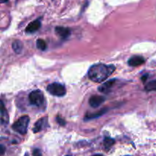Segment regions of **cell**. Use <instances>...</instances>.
<instances>
[{
    "label": "cell",
    "instance_id": "d6986e66",
    "mask_svg": "<svg viewBox=\"0 0 156 156\" xmlns=\"http://www.w3.org/2000/svg\"><path fill=\"white\" fill-rule=\"evenodd\" d=\"M0 147H1V155H3L5 154V148L4 147V146H3V145H1V146H0Z\"/></svg>",
    "mask_w": 156,
    "mask_h": 156
},
{
    "label": "cell",
    "instance_id": "ac0fdd59",
    "mask_svg": "<svg viewBox=\"0 0 156 156\" xmlns=\"http://www.w3.org/2000/svg\"><path fill=\"white\" fill-rule=\"evenodd\" d=\"M56 121L59 123V125H61V126H64V125L66 124V122L64 121V120L62 118H60L59 117H56Z\"/></svg>",
    "mask_w": 156,
    "mask_h": 156
},
{
    "label": "cell",
    "instance_id": "52a82bcc",
    "mask_svg": "<svg viewBox=\"0 0 156 156\" xmlns=\"http://www.w3.org/2000/svg\"><path fill=\"white\" fill-rule=\"evenodd\" d=\"M55 31L56 33L62 39H66L67 37H69L71 34V30H69V28L68 27H56L55 28Z\"/></svg>",
    "mask_w": 156,
    "mask_h": 156
},
{
    "label": "cell",
    "instance_id": "9a60e30c",
    "mask_svg": "<svg viewBox=\"0 0 156 156\" xmlns=\"http://www.w3.org/2000/svg\"><path fill=\"white\" fill-rule=\"evenodd\" d=\"M37 47L39 50H45L47 49V43L45 42V41H44L43 39H38L37 41Z\"/></svg>",
    "mask_w": 156,
    "mask_h": 156
},
{
    "label": "cell",
    "instance_id": "d4e9b609",
    "mask_svg": "<svg viewBox=\"0 0 156 156\" xmlns=\"http://www.w3.org/2000/svg\"><path fill=\"white\" fill-rule=\"evenodd\" d=\"M125 156H130V155H125Z\"/></svg>",
    "mask_w": 156,
    "mask_h": 156
},
{
    "label": "cell",
    "instance_id": "5b68a950",
    "mask_svg": "<svg viewBox=\"0 0 156 156\" xmlns=\"http://www.w3.org/2000/svg\"><path fill=\"white\" fill-rule=\"evenodd\" d=\"M48 126V123H47V117H44V118H41L38 120L37 122H36L34 126L33 131L34 133H39L40 131H41L42 129H44V128Z\"/></svg>",
    "mask_w": 156,
    "mask_h": 156
},
{
    "label": "cell",
    "instance_id": "6da1fadb",
    "mask_svg": "<svg viewBox=\"0 0 156 156\" xmlns=\"http://www.w3.org/2000/svg\"><path fill=\"white\" fill-rule=\"evenodd\" d=\"M115 69V66L113 65L95 64L89 69L88 76L92 82L100 83L108 79Z\"/></svg>",
    "mask_w": 156,
    "mask_h": 156
},
{
    "label": "cell",
    "instance_id": "ffe728a7",
    "mask_svg": "<svg viewBox=\"0 0 156 156\" xmlns=\"http://www.w3.org/2000/svg\"><path fill=\"white\" fill-rule=\"evenodd\" d=\"M147 77H148V75H144V76L142 77V80H143V82H145V81L147 79Z\"/></svg>",
    "mask_w": 156,
    "mask_h": 156
},
{
    "label": "cell",
    "instance_id": "4fadbf2b",
    "mask_svg": "<svg viewBox=\"0 0 156 156\" xmlns=\"http://www.w3.org/2000/svg\"><path fill=\"white\" fill-rule=\"evenodd\" d=\"M12 47L14 51H15L16 53H21V50H22L23 49L22 43H21L20 41H14L12 44Z\"/></svg>",
    "mask_w": 156,
    "mask_h": 156
},
{
    "label": "cell",
    "instance_id": "603a6c76",
    "mask_svg": "<svg viewBox=\"0 0 156 156\" xmlns=\"http://www.w3.org/2000/svg\"><path fill=\"white\" fill-rule=\"evenodd\" d=\"M24 156H29V155H28V154L26 153V154H25V155H24Z\"/></svg>",
    "mask_w": 156,
    "mask_h": 156
},
{
    "label": "cell",
    "instance_id": "8fae6325",
    "mask_svg": "<svg viewBox=\"0 0 156 156\" xmlns=\"http://www.w3.org/2000/svg\"><path fill=\"white\" fill-rule=\"evenodd\" d=\"M9 114L5 108L4 104L2 101H1V124L7 125L9 123Z\"/></svg>",
    "mask_w": 156,
    "mask_h": 156
},
{
    "label": "cell",
    "instance_id": "7c38bea8",
    "mask_svg": "<svg viewBox=\"0 0 156 156\" xmlns=\"http://www.w3.org/2000/svg\"><path fill=\"white\" fill-rule=\"evenodd\" d=\"M114 143H115V140L114 139L110 138V137H105L104 140V147H105V150H109L114 146Z\"/></svg>",
    "mask_w": 156,
    "mask_h": 156
},
{
    "label": "cell",
    "instance_id": "7402d4cb",
    "mask_svg": "<svg viewBox=\"0 0 156 156\" xmlns=\"http://www.w3.org/2000/svg\"><path fill=\"white\" fill-rule=\"evenodd\" d=\"M9 1V0H0V2H1L2 3H5V2H8Z\"/></svg>",
    "mask_w": 156,
    "mask_h": 156
},
{
    "label": "cell",
    "instance_id": "8992f818",
    "mask_svg": "<svg viewBox=\"0 0 156 156\" xmlns=\"http://www.w3.org/2000/svg\"><path fill=\"white\" fill-rule=\"evenodd\" d=\"M105 101V98L103 96H98V95H94L91 96L89 98V105L92 108H98L102 103Z\"/></svg>",
    "mask_w": 156,
    "mask_h": 156
},
{
    "label": "cell",
    "instance_id": "ba28073f",
    "mask_svg": "<svg viewBox=\"0 0 156 156\" xmlns=\"http://www.w3.org/2000/svg\"><path fill=\"white\" fill-rule=\"evenodd\" d=\"M115 82H116L115 79H111V80L108 81V82H106L105 83H104L103 85L99 86L98 88L99 91H101V92L102 93H105V94H107V93L110 92V91H111L112 87L114 85Z\"/></svg>",
    "mask_w": 156,
    "mask_h": 156
},
{
    "label": "cell",
    "instance_id": "cb8c5ba5",
    "mask_svg": "<svg viewBox=\"0 0 156 156\" xmlns=\"http://www.w3.org/2000/svg\"><path fill=\"white\" fill-rule=\"evenodd\" d=\"M66 156H72V155H66Z\"/></svg>",
    "mask_w": 156,
    "mask_h": 156
},
{
    "label": "cell",
    "instance_id": "7a4b0ae2",
    "mask_svg": "<svg viewBox=\"0 0 156 156\" xmlns=\"http://www.w3.org/2000/svg\"><path fill=\"white\" fill-rule=\"evenodd\" d=\"M29 121H30V118H29L28 116L21 117L12 125V129L15 132L21 134V135H24L27 133Z\"/></svg>",
    "mask_w": 156,
    "mask_h": 156
},
{
    "label": "cell",
    "instance_id": "2e32d148",
    "mask_svg": "<svg viewBox=\"0 0 156 156\" xmlns=\"http://www.w3.org/2000/svg\"><path fill=\"white\" fill-rule=\"evenodd\" d=\"M146 91H156V79L151 81L145 87Z\"/></svg>",
    "mask_w": 156,
    "mask_h": 156
},
{
    "label": "cell",
    "instance_id": "3957f363",
    "mask_svg": "<svg viewBox=\"0 0 156 156\" xmlns=\"http://www.w3.org/2000/svg\"><path fill=\"white\" fill-rule=\"evenodd\" d=\"M29 102L31 105L37 107L42 106L44 104V94L40 90H34L29 94Z\"/></svg>",
    "mask_w": 156,
    "mask_h": 156
},
{
    "label": "cell",
    "instance_id": "44dd1931",
    "mask_svg": "<svg viewBox=\"0 0 156 156\" xmlns=\"http://www.w3.org/2000/svg\"><path fill=\"white\" fill-rule=\"evenodd\" d=\"M92 156H104L102 154H94V155H93Z\"/></svg>",
    "mask_w": 156,
    "mask_h": 156
},
{
    "label": "cell",
    "instance_id": "5bb4252c",
    "mask_svg": "<svg viewBox=\"0 0 156 156\" xmlns=\"http://www.w3.org/2000/svg\"><path fill=\"white\" fill-rule=\"evenodd\" d=\"M106 112H107V110L105 109V110H101V111H100L99 112L94 113V114H88V115L85 117V120H91V119H95V118H97V117H101V116H102L104 114H105Z\"/></svg>",
    "mask_w": 156,
    "mask_h": 156
},
{
    "label": "cell",
    "instance_id": "9c48e42d",
    "mask_svg": "<svg viewBox=\"0 0 156 156\" xmlns=\"http://www.w3.org/2000/svg\"><path fill=\"white\" fill-rule=\"evenodd\" d=\"M145 63V59L141 56H133L128 60V64L130 66H139Z\"/></svg>",
    "mask_w": 156,
    "mask_h": 156
},
{
    "label": "cell",
    "instance_id": "e0dca14e",
    "mask_svg": "<svg viewBox=\"0 0 156 156\" xmlns=\"http://www.w3.org/2000/svg\"><path fill=\"white\" fill-rule=\"evenodd\" d=\"M32 155L33 156H42V152L39 149H34L33 152H32Z\"/></svg>",
    "mask_w": 156,
    "mask_h": 156
},
{
    "label": "cell",
    "instance_id": "277c9868",
    "mask_svg": "<svg viewBox=\"0 0 156 156\" xmlns=\"http://www.w3.org/2000/svg\"><path fill=\"white\" fill-rule=\"evenodd\" d=\"M47 91L50 94L57 97H62L64 96L66 93V90L64 85L60 83H52L49 85L47 88Z\"/></svg>",
    "mask_w": 156,
    "mask_h": 156
},
{
    "label": "cell",
    "instance_id": "30bf717a",
    "mask_svg": "<svg viewBox=\"0 0 156 156\" xmlns=\"http://www.w3.org/2000/svg\"><path fill=\"white\" fill-rule=\"evenodd\" d=\"M41 21H40L39 19L35 20V21H31V22L26 27L25 31L27 32V33H34V32L37 31V30L41 27Z\"/></svg>",
    "mask_w": 156,
    "mask_h": 156
}]
</instances>
